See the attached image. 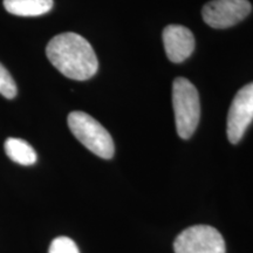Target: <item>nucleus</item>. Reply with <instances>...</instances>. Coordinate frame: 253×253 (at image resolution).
<instances>
[{"label":"nucleus","instance_id":"0eeeda50","mask_svg":"<svg viewBox=\"0 0 253 253\" xmlns=\"http://www.w3.org/2000/svg\"><path fill=\"white\" fill-rule=\"evenodd\" d=\"M163 42L168 59L172 62H183L195 49L192 32L182 25H169L163 31Z\"/></svg>","mask_w":253,"mask_h":253},{"label":"nucleus","instance_id":"39448f33","mask_svg":"<svg viewBox=\"0 0 253 253\" xmlns=\"http://www.w3.org/2000/svg\"><path fill=\"white\" fill-rule=\"evenodd\" d=\"M253 121V82L240 88L233 97L226 121L227 138L237 144Z\"/></svg>","mask_w":253,"mask_h":253},{"label":"nucleus","instance_id":"423d86ee","mask_svg":"<svg viewBox=\"0 0 253 253\" xmlns=\"http://www.w3.org/2000/svg\"><path fill=\"white\" fill-rule=\"evenodd\" d=\"M251 9L249 0H212L205 4L202 14L209 26L223 30L244 20Z\"/></svg>","mask_w":253,"mask_h":253},{"label":"nucleus","instance_id":"f257e3e1","mask_svg":"<svg viewBox=\"0 0 253 253\" xmlns=\"http://www.w3.org/2000/svg\"><path fill=\"white\" fill-rule=\"evenodd\" d=\"M46 55L61 74L77 81L93 78L99 68V61L90 43L72 32L53 38L46 47Z\"/></svg>","mask_w":253,"mask_h":253},{"label":"nucleus","instance_id":"9d476101","mask_svg":"<svg viewBox=\"0 0 253 253\" xmlns=\"http://www.w3.org/2000/svg\"><path fill=\"white\" fill-rule=\"evenodd\" d=\"M17 84H15L13 78L7 69L0 63V94L6 99L11 100L17 96Z\"/></svg>","mask_w":253,"mask_h":253},{"label":"nucleus","instance_id":"6e6552de","mask_svg":"<svg viewBox=\"0 0 253 253\" xmlns=\"http://www.w3.org/2000/svg\"><path fill=\"white\" fill-rule=\"evenodd\" d=\"M4 7L19 17H39L52 9L53 0H4Z\"/></svg>","mask_w":253,"mask_h":253},{"label":"nucleus","instance_id":"1a4fd4ad","mask_svg":"<svg viewBox=\"0 0 253 253\" xmlns=\"http://www.w3.org/2000/svg\"><path fill=\"white\" fill-rule=\"evenodd\" d=\"M5 153L9 160L21 164V166H32L37 162V153L30 143L21 138L9 137L5 142Z\"/></svg>","mask_w":253,"mask_h":253},{"label":"nucleus","instance_id":"7ed1b4c3","mask_svg":"<svg viewBox=\"0 0 253 253\" xmlns=\"http://www.w3.org/2000/svg\"><path fill=\"white\" fill-rule=\"evenodd\" d=\"M67 122L72 134L88 150L104 160L114 156L115 147L112 136L94 118L84 112H72Z\"/></svg>","mask_w":253,"mask_h":253},{"label":"nucleus","instance_id":"9b49d317","mask_svg":"<svg viewBox=\"0 0 253 253\" xmlns=\"http://www.w3.org/2000/svg\"><path fill=\"white\" fill-rule=\"evenodd\" d=\"M48 253H80L77 244L68 237H58L52 242Z\"/></svg>","mask_w":253,"mask_h":253},{"label":"nucleus","instance_id":"20e7f679","mask_svg":"<svg viewBox=\"0 0 253 253\" xmlns=\"http://www.w3.org/2000/svg\"><path fill=\"white\" fill-rule=\"evenodd\" d=\"M176 253H225V242L209 225H196L183 231L173 244Z\"/></svg>","mask_w":253,"mask_h":253},{"label":"nucleus","instance_id":"f03ea898","mask_svg":"<svg viewBox=\"0 0 253 253\" xmlns=\"http://www.w3.org/2000/svg\"><path fill=\"white\" fill-rule=\"evenodd\" d=\"M172 104L177 134L183 140H188L194 135L201 118L198 91L188 79L177 78L173 81Z\"/></svg>","mask_w":253,"mask_h":253}]
</instances>
